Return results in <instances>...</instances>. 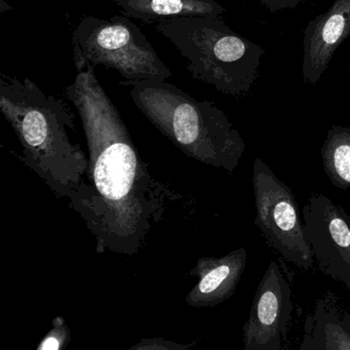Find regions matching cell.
<instances>
[{"instance_id": "12", "label": "cell", "mask_w": 350, "mask_h": 350, "mask_svg": "<svg viewBox=\"0 0 350 350\" xmlns=\"http://www.w3.org/2000/svg\"><path fill=\"white\" fill-rule=\"evenodd\" d=\"M300 350H350V335L332 293L319 299L312 314L307 315Z\"/></svg>"}, {"instance_id": "6", "label": "cell", "mask_w": 350, "mask_h": 350, "mask_svg": "<svg viewBox=\"0 0 350 350\" xmlns=\"http://www.w3.org/2000/svg\"><path fill=\"white\" fill-rule=\"evenodd\" d=\"M255 224L268 245L284 260L303 270H310L314 258L305 234L294 192L257 157L253 165Z\"/></svg>"}, {"instance_id": "9", "label": "cell", "mask_w": 350, "mask_h": 350, "mask_svg": "<svg viewBox=\"0 0 350 350\" xmlns=\"http://www.w3.org/2000/svg\"><path fill=\"white\" fill-rule=\"evenodd\" d=\"M350 36V0H335L325 13L307 24L303 36L302 75L317 85L334 54Z\"/></svg>"}, {"instance_id": "17", "label": "cell", "mask_w": 350, "mask_h": 350, "mask_svg": "<svg viewBox=\"0 0 350 350\" xmlns=\"http://www.w3.org/2000/svg\"><path fill=\"white\" fill-rule=\"evenodd\" d=\"M341 321L343 327H345L346 331L350 335V313L341 310Z\"/></svg>"}, {"instance_id": "4", "label": "cell", "mask_w": 350, "mask_h": 350, "mask_svg": "<svg viewBox=\"0 0 350 350\" xmlns=\"http://www.w3.org/2000/svg\"><path fill=\"white\" fill-rule=\"evenodd\" d=\"M153 26L185 58L194 79L224 95L250 93L265 51L232 31L221 18H173Z\"/></svg>"}, {"instance_id": "2", "label": "cell", "mask_w": 350, "mask_h": 350, "mask_svg": "<svg viewBox=\"0 0 350 350\" xmlns=\"http://www.w3.org/2000/svg\"><path fill=\"white\" fill-rule=\"evenodd\" d=\"M0 111L19 139L26 165L59 198L72 202L85 183L89 159L69 136L75 116L68 104L29 79L1 72Z\"/></svg>"}, {"instance_id": "14", "label": "cell", "mask_w": 350, "mask_h": 350, "mask_svg": "<svg viewBox=\"0 0 350 350\" xmlns=\"http://www.w3.org/2000/svg\"><path fill=\"white\" fill-rule=\"evenodd\" d=\"M68 327L62 317H57L53 323V329L42 340L38 350H59L64 347L68 342Z\"/></svg>"}, {"instance_id": "11", "label": "cell", "mask_w": 350, "mask_h": 350, "mask_svg": "<svg viewBox=\"0 0 350 350\" xmlns=\"http://www.w3.org/2000/svg\"><path fill=\"white\" fill-rule=\"evenodd\" d=\"M122 16L153 25L180 17L221 18L225 9L217 0H111Z\"/></svg>"}, {"instance_id": "5", "label": "cell", "mask_w": 350, "mask_h": 350, "mask_svg": "<svg viewBox=\"0 0 350 350\" xmlns=\"http://www.w3.org/2000/svg\"><path fill=\"white\" fill-rule=\"evenodd\" d=\"M73 62L77 72L88 66L114 69L130 87L142 81H167L171 70L139 26L126 16L109 19L81 18L72 34Z\"/></svg>"}, {"instance_id": "15", "label": "cell", "mask_w": 350, "mask_h": 350, "mask_svg": "<svg viewBox=\"0 0 350 350\" xmlns=\"http://www.w3.org/2000/svg\"><path fill=\"white\" fill-rule=\"evenodd\" d=\"M189 346H182L179 344L174 343L171 341H165L161 339L148 340V341H142L138 345L134 346V349H182V348H187Z\"/></svg>"}, {"instance_id": "8", "label": "cell", "mask_w": 350, "mask_h": 350, "mask_svg": "<svg viewBox=\"0 0 350 350\" xmlns=\"http://www.w3.org/2000/svg\"><path fill=\"white\" fill-rule=\"evenodd\" d=\"M291 284L275 261L264 272L243 327V349L280 350L292 319Z\"/></svg>"}, {"instance_id": "10", "label": "cell", "mask_w": 350, "mask_h": 350, "mask_svg": "<svg viewBox=\"0 0 350 350\" xmlns=\"http://www.w3.org/2000/svg\"><path fill=\"white\" fill-rule=\"evenodd\" d=\"M247 266V251L239 247L219 258L198 260L192 274L198 282L191 288L186 303L204 308L214 307L228 300L237 290Z\"/></svg>"}, {"instance_id": "3", "label": "cell", "mask_w": 350, "mask_h": 350, "mask_svg": "<svg viewBox=\"0 0 350 350\" xmlns=\"http://www.w3.org/2000/svg\"><path fill=\"white\" fill-rule=\"evenodd\" d=\"M135 105L187 157L232 174L245 143L226 114L213 102L198 101L165 81L130 85Z\"/></svg>"}, {"instance_id": "7", "label": "cell", "mask_w": 350, "mask_h": 350, "mask_svg": "<svg viewBox=\"0 0 350 350\" xmlns=\"http://www.w3.org/2000/svg\"><path fill=\"white\" fill-rule=\"evenodd\" d=\"M302 215L317 268L350 290V217L321 193L307 198Z\"/></svg>"}, {"instance_id": "13", "label": "cell", "mask_w": 350, "mask_h": 350, "mask_svg": "<svg viewBox=\"0 0 350 350\" xmlns=\"http://www.w3.org/2000/svg\"><path fill=\"white\" fill-rule=\"evenodd\" d=\"M323 170L331 183L342 190L350 188V128L332 126L321 149Z\"/></svg>"}, {"instance_id": "1", "label": "cell", "mask_w": 350, "mask_h": 350, "mask_svg": "<svg viewBox=\"0 0 350 350\" xmlns=\"http://www.w3.org/2000/svg\"><path fill=\"white\" fill-rule=\"evenodd\" d=\"M83 124L89 149L85 183L70 202L95 237L98 250L135 255L165 215L173 193L153 177L95 66L65 89Z\"/></svg>"}, {"instance_id": "16", "label": "cell", "mask_w": 350, "mask_h": 350, "mask_svg": "<svg viewBox=\"0 0 350 350\" xmlns=\"http://www.w3.org/2000/svg\"><path fill=\"white\" fill-rule=\"evenodd\" d=\"M260 3L271 13L284 10L294 9L301 0H259Z\"/></svg>"}]
</instances>
